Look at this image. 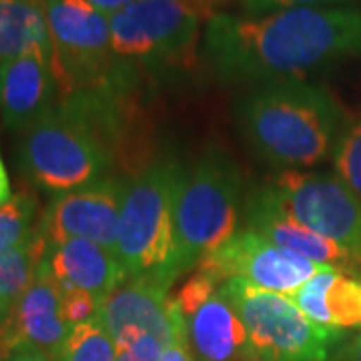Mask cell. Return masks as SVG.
I'll return each mask as SVG.
<instances>
[{"instance_id":"1","label":"cell","mask_w":361,"mask_h":361,"mask_svg":"<svg viewBox=\"0 0 361 361\" xmlns=\"http://www.w3.org/2000/svg\"><path fill=\"white\" fill-rule=\"evenodd\" d=\"M203 54L225 85L297 80L361 54V11L285 8L267 14L215 13L205 25Z\"/></svg>"},{"instance_id":"36","label":"cell","mask_w":361,"mask_h":361,"mask_svg":"<svg viewBox=\"0 0 361 361\" xmlns=\"http://www.w3.org/2000/svg\"><path fill=\"white\" fill-rule=\"evenodd\" d=\"M243 361H261V360H257V357H249V360H243Z\"/></svg>"},{"instance_id":"32","label":"cell","mask_w":361,"mask_h":361,"mask_svg":"<svg viewBox=\"0 0 361 361\" xmlns=\"http://www.w3.org/2000/svg\"><path fill=\"white\" fill-rule=\"evenodd\" d=\"M14 195L11 191V180H8V175H6V169H4V163L0 159V205L8 203L13 199Z\"/></svg>"},{"instance_id":"13","label":"cell","mask_w":361,"mask_h":361,"mask_svg":"<svg viewBox=\"0 0 361 361\" xmlns=\"http://www.w3.org/2000/svg\"><path fill=\"white\" fill-rule=\"evenodd\" d=\"M243 219L249 231L257 233L273 245L295 255L337 267L343 271H361V261L329 239L307 229L281 205L269 183L253 187L243 201Z\"/></svg>"},{"instance_id":"33","label":"cell","mask_w":361,"mask_h":361,"mask_svg":"<svg viewBox=\"0 0 361 361\" xmlns=\"http://www.w3.org/2000/svg\"><path fill=\"white\" fill-rule=\"evenodd\" d=\"M11 349H13L11 336H8L6 327H4V325H0V360H8V355H11Z\"/></svg>"},{"instance_id":"12","label":"cell","mask_w":361,"mask_h":361,"mask_svg":"<svg viewBox=\"0 0 361 361\" xmlns=\"http://www.w3.org/2000/svg\"><path fill=\"white\" fill-rule=\"evenodd\" d=\"M116 348L139 336L157 337L165 348L189 343L187 319L169 297V289L147 279H127L103 299L99 313Z\"/></svg>"},{"instance_id":"27","label":"cell","mask_w":361,"mask_h":361,"mask_svg":"<svg viewBox=\"0 0 361 361\" xmlns=\"http://www.w3.org/2000/svg\"><path fill=\"white\" fill-rule=\"evenodd\" d=\"M336 2H349V0H241L245 14H267L285 8H319Z\"/></svg>"},{"instance_id":"24","label":"cell","mask_w":361,"mask_h":361,"mask_svg":"<svg viewBox=\"0 0 361 361\" xmlns=\"http://www.w3.org/2000/svg\"><path fill=\"white\" fill-rule=\"evenodd\" d=\"M221 285L205 271L195 269V273L180 285L177 295L171 297L175 307L183 313L185 319H189L195 311L205 303L209 297H213L219 291Z\"/></svg>"},{"instance_id":"18","label":"cell","mask_w":361,"mask_h":361,"mask_svg":"<svg viewBox=\"0 0 361 361\" xmlns=\"http://www.w3.org/2000/svg\"><path fill=\"white\" fill-rule=\"evenodd\" d=\"M187 334L197 361H243L253 357L245 323L221 291L209 297L187 319Z\"/></svg>"},{"instance_id":"22","label":"cell","mask_w":361,"mask_h":361,"mask_svg":"<svg viewBox=\"0 0 361 361\" xmlns=\"http://www.w3.org/2000/svg\"><path fill=\"white\" fill-rule=\"evenodd\" d=\"M116 345L101 317L71 329L54 361H115Z\"/></svg>"},{"instance_id":"7","label":"cell","mask_w":361,"mask_h":361,"mask_svg":"<svg viewBox=\"0 0 361 361\" xmlns=\"http://www.w3.org/2000/svg\"><path fill=\"white\" fill-rule=\"evenodd\" d=\"M219 291L245 323L253 357L261 361H329L345 334L313 323L289 297L229 279Z\"/></svg>"},{"instance_id":"5","label":"cell","mask_w":361,"mask_h":361,"mask_svg":"<svg viewBox=\"0 0 361 361\" xmlns=\"http://www.w3.org/2000/svg\"><path fill=\"white\" fill-rule=\"evenodd\" d=\"M243 201L241 173L219 147H207L193 167L183 169L175 197L180 275L239 233Z\"/></svg>"},{"instance_id":"6","label":"cell","mask_w":361,"mask_h":361,"mask_svg":"<svg viewBox=\"0 0 361 361\" xmlns=\"http://www.w3.org/2000/svg\"><path fill=\"white\" fill-rule=\"evenodd\" d=\"M219 0H137L109 16L111 49L121 65L165 73L187 63L201 26Z\"/></svg>"},{"instance_id":"30","label":"cell","mask_w":361,"mask_h":361,"mask_svg":"<svg viewBox=\"0 0 361 361\" xmlns=\"http://www.w3.org/2000/svg\"><path fill=\"white\" fill-rule=\"evenodd\" d=\"M159 361H197L189 343H171L163 349Z\"/></svg>"},{"instance_id":"23","label":"cell","mask_w":361,"mask_h":361,"mask_svg":"<svg viewBox=\"0 0 361 361\" xmlns=\"http://www.w3.org/2000/svg\"><path fill=\"white\" fill-rule=\"evenodd\" d=\"M334 173L361 199V115L348 116L336 142Z\"/></svg>"},{"instance_id":"11","label":"cell","mask_w":361,"mask_h":361,"mask_svg":"<svg viewBox=\"0 0 361 361\" xmlns=\"http://www.w3.org/2000/svg\"><path fill=\"white\" fill-rule=\"evenodd\" d=\"M127 180L129 177H111L77 191L54 195L40 213L39 235L44 243L89 239L115 251Z\"/></svg>"},{"instance_id":"19","label":"cell","mask_w":361,"mask_h":361,"mask_svg":"<svg viewBox=\"0 0 361 361\" xmlns=\"http://www.w3.org/2000/svg\"><path fill=\"white\" fill-rule=\"evenodd\" d=\"M32 49H51L42 0H0V65Z\"/></svg>"},{"instance_id":"9","label":"cell","mask_w":361,"mask_h":361,"mask_svg":"<svg viewBox=\"0 0 361 361\" xmlns=\"http://www.w3.org/2000/svg\"><path fill=\"white\" fill-rule=\"evenodd\" d=\"M269 185L301 225L361 261V199L336 173L281 171Z\"/></svg>"},{"instance_id":"4","label":"cell","mask_w":361,"mask_h":361,"mask_svg":"<svg viewBox=\"0 0 361 361\" xmlns=\"http://www.w3.org/2000/svg\"><path fill=\"white\" fill-rule=\"evenodd\" d=\"M183 169L179 161L161 157L127 180L115 245L127 279H147L171 289L180 277L175 197Z\"/></svg>"},{"instance_id":"20","label":"cell","mask_w":361,"mask_h":361,"mask_svg":"<svg viewBox=\"0 0 361 361\" xmlns=\"http://www.w3.org/2000/svg\"><path fill=\"white\" fill-rule=\"evenodd\" d=\"M47 243L37 235L25 245L0 253V303L11 311L16 299L32 283L40 261L44 257Z\"/></svg>"},{"instance_id":"16","label":"cell","mask_w":361,"mask_h":361,"mask_svg":"<svg viewBox=\"0 0 361 361\" xmlns=\"http://www.w3.org/2000/svg\"><path fill=\"white\" fill-rule=\"evenodd\" d=\"M42 261L61 291L78 289L101 301L127 281V273L115 251L89 239L47 245Z\"/></svg>"},{"instance_id":"29","label":"cell","mask_w":361,"mask_h":361,"mask_svg":"<svg viewBox=\"0 0 361 361\" xmlns=\"http://www.w3.org/2000/svg\"><path fill=\"white\" fill-rule=\"evenodd\" d=\"M8 361H54L52 355H49L47 351H42L37 345H30V343H16L11 349V355Z\"/></svg>"},{"instance_id":"10","label":"cell","mask_w":361,"mask_h":361,"mask_svg":"<svg viewBox=\"0 0 361 361\" xmlns=\"http://www.w3.org/2000/svg\"><path fill=\"white\" fill-rule=\"evenodd\" d=\"M325 267L329 265L285 251L245 229L201 259L195 269L209 273L219 285L229 279H243L271 293L293 297Z\"/></svg>"},{"instance_id":"35","label":"cell","mask_w":361,"mask_h":361,"mask_svg":"<svg viewBox=\"0 0 361 361\" xmlns=\"http://www.w3.org/2000/svg\"><path fill=\"white\" fill-rule=\"evenodd\" d=\"M0 92H2V65H0Z\"/></svg>"},{"instance_id":"17","label":"cell","mask_w":361,"mask_h":361,"mask_svg":"<svg viewBox=\"0 0 361 361\" xmlns=\"http://www.w3.org/2000/svg\"><path fill=\"white\" fill-rule=\"evenodd\" d=\"M289 299L322 327L361 331V271L325 267Z\"/></svg>"},{"instance_id":"21","label":"cell","mask_w":361,"mask_h":361,"mask_svg":"<svg viewBox=\"0 0 361 361\" xmlns=\"http://www.w3.org/2000/svg\"><path fill=\"white\" fill-rule=\"evenodd\" d=\"M39 203L30 193L14 195L0 205V253L32 241L39 235Z\"/></svg>"},{"instance_id":"26","label":"cell","mask_w":361,"mask_h":361,"mask_svg":"<svg viewBox=\"0 0 361 361\" xmlns=\"http://www.w3.org/2000/svg\"><path fill=\"white\" fill-rule=\"evenodd\" d=\"M165 345L153 336H139L129 343L116 348L115 361H159Z\"/></svg>"},{"instance_id":"14","label":"cell","mask_w":361,"mask_h":361,"mask_svg":"<svg viewBox=\"0 0 361 361\" xmlns=\"http://www.w3.org/2000/svg\"><path fill=\"white\" fill-rule=\"evenodd\" d=\"M61 99V87L52 71L51 49H32L2 65L0 116L2 127L25 133L49 115Z\"/></svg>"},{"instance_id":"37","label":"cell","mask_w":361,"mask_h":361,"mask_svg":"<svg viewBox=\"0 0 361 361\" xmlns=\"http://www.w3.org/2000/svg\"><path fill=\"white\" fill-rule=\"evenodd\" d=\"M0 361H8V360H0Z\"/></svg>"},{"instance_id":"25","label":"cell","mask_w":361,"mask_h":361,"mask_svg":"<svg viewBox=\"0 0 361 361\" xmlns=\"http://www.w3.org/2000/svg\"><path fill=\"white\" fill-rule=\"evenodd\" d=\"M61 293H63V301H61L63 317L71 329L80 323H87L99 317L101 305H103V301L99 297L78 291V289H68V291H61Z\"/></svg>"},{"instance_id":"34","label":"cell","mask_w":361,"mask_h":361,"mask_svg":"<svg viewBox=\"0 0 361 361\" xmlns=\"http://www.w3.org/2000/svg\"><path fill=\"white\" fill-rule=\"evenodd\" d=\"M8 315H11V311L6 310V307H4V305L0 303V325H4V323H6Z\"/></svg>"},{"instance_id":"8","label":"cell","mask_w":361,"mask_h":361,"mask_svg":"<svg viewBox=\"0 0 361 361\" xmlns=\"http://www.w3.org/2000/svg\"><path fill=\"white\" fill-rule=\"evenodd\" d=\"M61 94L106 85L118 68L109 16L87 0H42Z\"/></svg>"},{"instance_id":"3","label":"cell","mask_w":361,"mask_h":361,"mask_svg":"<svg viewBox=\"0 0 361 361\" xmlns=\"http://www.w3.org/2000/svg\"><path fill=\"white\" fill-rule=\"evenodd\" d=\"M235 118L259 159L303 171L334 155L348 115L325 87L297 78L251 87L235 104Z\"/></svg>"},{"instance_id":"31","label":"cell","mask_w":361,"mask_h":361,"mask_svg":"<svg viewBox=\"0 0 361 361\" xmlns=\"http://www.w3.org/2000/svg\"><path fill=\"white\" fill-rule=\"evenodd\" d=\"M89 4H92L97 11H101L106 16H111V14L118 13V11H123V8H127L130 6L133 2H137V0H87Z\"/></svg>"},{"instance_id":"2","label":"cell","mask_w":361,"mask_h":361,"mask_svg":"<svg viewBox=\"0 0 361 361\" xmlns=\"http://www.w3.org/2000/svg\"><path fill=\"white\" fill-rule=\"evenodd\" d=\"M121 167L115 116L92 90L61 94L51 113L18 141V169L25 180L52 197L121 177Z\"/></svg>"},{"instance_id":"15","label":"cell","mask_w":361,"mask_h":361,"mask_svg":"<svg viewBox=\"0 0 361 361\" xmlns=\"http://www.w3.org/2000/svg\"><path fill=\"white\" fill-rule=\"evenodd\" d=\"M61 301V287L52 279L44 261H40L32 283L16 299L8 319L4 323L13 348L16 343H30L56 357L59 349L63 348L65 339L71 334V327L63 317Z\"/></svg>"},{"instance_id":"28","label":"cell","mask_w":361,"mask_h":361,"mask_svg":"<svg viewBox=\"0 0 361 361\" xmlns=\"http://www.w3.org/2000/svg\"><path fill=\"white\" fill-rule=\"evenodd\" d=\"M329 361H361V331L345 337L331 353Z\"/></svg>"}]
</instances>
